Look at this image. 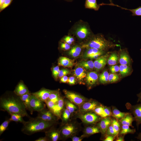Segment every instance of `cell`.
I'll list each match as a JSON object with an SVG mask.
<instances>
[{
    "label": "cell",
    "mask_w": 141,
    "mask_h": 141,
    "mask_svg": "<svg viewBox=\"0 0 141 141\" xmlns=\"http://www.w3.org/2000/svg\"><path fill=\"white\" fill-rule=\"evenodd\" d=\"M0 109L9 113H15L21 115L23 117L29 118L25 106L20 96L13 93L7 94L0 98Z\"/></svg>",
    "instance_id": "cell-1"
},
{
    "label": "cell",
    "mask_w": 141,
    "mask_h": 141,
    "mask_svg": "<svg viewBox=\"0 0 141 141\" xmlns=\"http://www.w3.org/2000/svg\"><path fill=\"white\" fill-rule=\"evenodd\" d=\"M56 122L46 121L37 117L30 118L27 121H25L23 124L21 132L28 135L35 133L44 131L52 127Z\"/></svg>",
    "instance_id": "cell-2"
},
{
    "label": "cell",
    "mask_w": 141,
    "mask_h": 141,
    "mask_svg": "<svg viewBox=\"0 0 141 141\" xmlns=\"http://www.w3.org/2000/svg\"><path fill=\"white\" fill-rule=\"evenodd\" d=\"M81 44L83 49L91 48L105 51L119 46L106 39L101 33L93 34Z\"/></svg>",
    "instance_id": "cell-3"
},
{
    "label": "cell",
    "mask_w": 141,
    "mask_h": 141,
    "mask_svg": "<svg viewBox=\"0 0 141 141\" xmlns=\"http://www.w3.org/2000/svg\"><path fill=\"white\" fill-rule=\"evenodd\" d=\"M68 33L81 40H86L94 34L88 23L81 20L75 22Z\"/></svg>",
    "instance_id": "cell-4"
},
{
    "label": "cell",
    "mask_w": 141,
    "mask_h": 141,
    "mask_svg": "<svg viewBox=\"0 0 141 141\" xmlns=\"http://www.w3.org/2000/svg\"><path fill=\"white\" fill-rule=\"evenodd\" d=\"M66 97L79 108L87 100L83 96L75 93L64 89L63 91Z\"/></svg>",
    "instance_id": "cell-5"
},
{
    "label": "cell",
    "mask_w": 141,
    "mask_h": 141,
    "mask_svg": "<svg viewBox=\"0 0 141 141\" xmlns=\"http://www.w3.org/2000/svg\"><path fill=\"white\" fill-rule=\"evenodd\" d=\"M139 103L134 105H132L129 103L126 104L127 109L133 115L138 129L139 125L141 124V101Z\"/></svg>",
    "instance_id": "cell-6"
},
{
    "label": "cell",
    "mask_w": 141,
    "mask_h": 141,
    "mask_svg": "<svg viewBox=\"0 0 141 141\" xmlns=\"http://www.w3.org/2000/svg\"><path fill=\"white\" fill-rule=\"evenodd\" d=\"M78 117L84 123L91 125L97 123L102 118L93 111L80 114Z\"/></svg>",
    "instance_id": "cell-7"
},
{
    "label": "cell",
    "mask_w": 141,
    "mask_h": 141,
    "mask_svg": "<svg viewBox=\"0 0 141 141\" xmlns=\"http://www.w3.org/2000/svg\"><path fill=\"white\" fill-rule=\"evenodd\" d=\"M101 104L95 100H87L79 108V111L80 114L93 111L95 108Z\"/></svg>",
    "instance_id": "cell-8"
},
{
    "label": "cell",
    "mask_w": 141,
    "mask_h": 141,
    "mask_svg": "<svg viewBox=\"0 0 141 141\" xmlns=\"http://www.w3.org/2000/svg\"><path fill=\"white\" fill-rule=\"evenodd\" d=\"M44 102L37 98L32 93L30 105L33 111L39 112L45 108L46 104Z\"/></svg>",
    "instance_id": "cell-9"
},
{
    "label": "cell",
    "mask_w": 141,
    "mask_h": 141,
    "mask_svg": "<svg viewBox=\"0 0 141 141\" xmlns=\"http://www.w3.org/2000/svg\"><path fill=\"white\" fill-rule=\"evenodd\" d=\"M37 117L44 120L50 122H56L58 117L51 111L45 108L38 112Z\"/></svg>",
    "instance_id": "cell-10"
},
{
    "label": "cell",
    "mask_w": 141,
    "mask_h": 141,
    "mask_svg": "<svg viewBox=\"0 0 141 141\" xmlns=\"http://www.w3.org/2000/svg\"><path fill=\"white\" fill-rule=\"evenodd\" d=\"M111 116H108L102 118L97 123V126L99 128L102 134L105 135L108 127L111 124Z\"/></svg>",
    "instance_id": "cell-11"
},
{
    "label": "cell",
    "mask_w": 141,
    "mask_h": 141,
    "mask_svg": "<svg viewBox=\"0 0 141 141\" xmlns=\"http://www.w3.org/2000/svg\"><path fill=\"white\" fill-rule=\"evenodd\" d=\"M77 128L72 123L66 124L60 130V135L66 138L72 136L76 132Z\"/></svg>",
    "instance_id": "cell-12"
},
{
    "label": "cell",
    "mask_w": 141,
    "mask_h": 141,
    "mask_svg": "<svg viewBox=\"0 0 141 141\" xmlns=\"http://www.w3.org/2000/svg\"><path fill=\"white\" fill-rule=\"evenodd\" d=\"M86 50L84 54L86 58L96 59L104 53V51L93 48L84 49Z\"/></svg>",
    "instance_id": "cell-13"
},
{
    "label": "cell",
    "mask_w": 141,
    "mask_h": 141,
    "mask_svg": "<svg viewBox=\"0 0 141 141\" xmlns=\"http://www.w3.org/2000/svg\"><path fill=\"white\" fill-rule=\"evenodd\" d=\"M53 90L42 88L39 91L32 93L39 99L45 102Z\"/></svg>",
    "instance_id": "cell-14"
},
{
    "label": "cell",
    "mask_w": 141,
    "mask_h": 141,
    "mask_svg": "<svg viewBox=\"0 0 141 141\" xmlns=\"http://www.w3.org/2000/svg\"><path fill=\"white\" fill-rule=\"evenodd\" d=\"M64 102L63 98L60 97L52 111L58 118H61L62 112L63 109Z\"/></svg>",
    "instance_id": "cell-15"
},
{
    "label": "cell",
    "mask_w": 141,
    "mask_h": 141,
    "mask_svg": "<svg viewBox=\"0 0 141 141\" xmlns=\"http://www.w3.org/2000/svg\"><path fill=\"white\" fill-rule=\"evenodd\" d=\"M45 135L49 140L57 141L60 138V130L51 128L45 132Z\"/></svg>",
    "instance_id": "cell-16"
},
{
    "label": "cell",
    "mask_w": 141,
    "mask_h": 141,
    "mask_svg": "<svg viewBox=\"0 0 141 141\" xmlns=\"http://www.w3.org/2000/svg\"><path fill=\"white\" fill-rule=\"evenodd\" d=\"M108 58V55L102 56L96 59L93 62L94 68L97 70L102 69L105 65Z\"/></svg>",
    "instance_id": "cell-17"
},
{
    "label": "cell",
    "mask_w": 141,
    "mask_h": 141,
    "mask_svg": "<svg viewBox=\"0 0 141 141\" xmlns=\"http://www.w3.org/2000/svg\"><path fill=\"white\" fill-rule=\"evenodd\" d=\"M98 78V75L96 72H90L87 74L86 77V83L89 86H93L96 84Z\"/></svg>",
    "instance_id": "cell-18"
},
{
    "label": "cell",
    "mask_w": 141,
    "mask_h": 141,
    "mask_svg": "<svg viewBox=\"0 0 141 141\" xmlns=\"http://www.w3.org/2000/svg\"><path fill=\"white\" fill-rule=\"evenodd\" d=\"M14 92L16 95L20 96L27 93L30 91L23 82L21 81L16 86Z\"/></svg>",
    "instance_id": "cell-19"
},
{
    "label": "cell",
    "mask_w": 141,
    "mask_h": 141,
    "mask_svg": "<svg viewBox=\"0 0 141 141\" xmlns=\"http://www.w3.org/2000/svg\"><path fill=\"white\" fill-rule=\"evenodd\" d=\"M58 64L59 66L67 67H71L74 64V61L73 60L67 57L61 56L58 59Z\"/></svg>",
    "instance_id": "cell-20"
},
{
    "label": "cell",
    "mask_w": 141,
    "mask_h": 141,
    "mask_svg": "<svg viewBox=\"0 0 141 141\" xmlns=\"http://www.w3.org/2000/svg\"><path fill=\"white\" fill-rule=\"evenodd\" d=\"M32 93L30 92L23 95L20 96V98L24 104L26 110H28L31 114H32L33 111L30 105V99Z\"/></svg>",
    "instance_id": "cell-21"
},
{
    "label": "cell",
    "mask_w": 141,
    "mask_h": 141,
    "mask_svg": "<svg viewBox=\"0 0 141 141\" xmlns=\"http://www.w3.org/2000/svg\"><path fill=\"white\" fill-rule=\"evenodd\" d=\"M84 68L81 67H78L74 70V75L80 81H82L86 76L87 74Z\"/></svg>",
    "instance_id": "cell-22"
},
{
    "label": "cell",
    "mask_w": 141,
    "mask_h": 141,
    "mask_svg": "<svg viewBox=\"0 0 141 141\" xmlns=\"http://www.w3.org/2000/svg\"><path fill=\"white\" fill-rule=\"evenodd\" d=\"M119 121L121 125H126L132 128L134 127L132 126V123L133 121H135V119L134 116L130 113H129L124 118Z\"/></svg>",
    "instance_id": "cell-23"
},
{
    "label": "cell",
    "mask_w": 141,
    "mask_h": 141,
    "mask_svg": "<svg viewBox=\"0 0 141 141\" xmlns=\"http://www.w3.org/2000/svg\"><path fill=\"white\" fill-rule=\"evenodd\" d=\"M75 45L72 46L68 50V54L74 57L78 56L80 54L82 49H83L81 45Z\"/></svg>",
    "instance_id": "cell-24"
},
{
    "label": "cell",
    "mask_w": 141,
    "mask_h": 141,
    "mask_svg": "<svg viewBox=\"0 0 141 141\" xmlns=\"http://www.w3.org/2000/svg\"><path fill=\"white\" fill-rule=\"evenodd\" d=\"M100 132L99 128L97 126H91L85 128L84 130L83 135L85 137Z\"/></svg>",
    "instance_id": "cell-25"
},
{
    "label": "cell",
    "mask_w": 141,
    "mask_h": 141,
    "mask_svg": "<svg viewBox=\"0 0 141 141\" xmlns=\"http://www.w3.org/2000/svg\"><path fill=\"white\" fill-rule=\"evenodd\" d=\"M113 117L120 120L124 118L129 112H123L121 111L115 107H112L111 109Z\"/></svg>",
    "instance_id": "cell-26"
},
{
    "label": "cell",
    "mask_w": 141,
    "mask_h": 141,
    "mask_svg": "<svg viewBox=\"0 0 141 141\" xmlns=\"http://www.w3.org/2000/svg\"><path fill=\"white\" fill-rule=\"evenodd\" d=\"M119 61L121 65H127L130 63V58L127 52L125 51H121L120 54Z\"/></svg>",
    "instance_id": "cell-27"
},
{
    "label": "cell",
    "mask_w": 141,
    "mask_h": 141,
    "mask_svg": "<svg viewBox=\"0 0 141 141\" xmlns=\"http://www.w3.org/2000/svg\"><path fill=\"white\" fill-rule=\"evenodd\" d=\"M100 6L97 4L96 0H86L85 4L86 8L92 9L95 11L98 10Z\"/></svg>",
    "instance_id": "cell-28"
},
{
    "label": "cell",
    "mask_w": 141,
    "mask_h": 141,
    "mask_svg": "<svg viewBox=\"0 0 141 141\" xmlns=\"http://www.w3.org/2000/svg\"><path fill=\"white\" fill-rule=\"evenodd\" d=\"M136 132L135 128L131 129L130 126L126 125H122L119 134L125 135L128 134H134Z\"/></svg>",
    "instance_id": "cell-29"
},
{
    "label": "cell",
    "mask_w": 141,
    "mask_h": 141,
    "mask_svg": "<svg viewBox=\"0 0 141 141\" xmlns=\"http://www.w3.org/2000/svg\"><path fill=\"white\" fill-rule=\"evenodd\" d=\"M9 114L10 115L9 119L11 121L19 122L22 124L25 121L23 118V116L21 115L15 113H10Z\"/></svg>",
    "instance_id": "cell-30"
},
{
    "label": "cell",
    "mask_w": 141,
    "mask_h": 141,
    "mask_svg": "<svg viewBox=\"0 0 141 141\" xmlns=\"http://www.w3.org/2000/svg\"><path fill=\"white\" fill-rule=\"evenodd\" d=\"M111 124L114 130L116 136L120 132L121 128V124L119 120L115 118H112Z\"/></svg>",
    "instance_id": "cell-31"
},
{
    "label": "cell",
    "mask_w": 141,
    "mask_h": 141,
    "mask_svg": "<svg viewBox=\"0 0 141 141\" xmlns=\"http://www.w3.org/2000/svg\"><path fill=\"white\" fill-rule=\"evenodd\" d=\"M79 65L87 70H91L94 68V62L91 60L83 61L79 63Z\"/></svg>",
    "instance_id": "cell-32"
},
{
    "label": "cell",
    "mask_w": 141,
    "mask_h": 141,
    "mask_svg": "<svg viewBox=\"0 0 141 141\" xmlns=\"http://www.w3.org/2000/svg\"><path fill=\"white\" fill-rule=\"evenodd\" d=\"M118 54L116 52L112 53L108 59L107 62L110 65H114L118 62Z\"/></svg>",
    "instance_id": "cell-33"
},
{
    "label": "cell",
    "mask_w": 141,
    "mask_h": 141,
    "mask_svg": "<svg viewBox=\"0 0 141 141\" xmlns=\"http://www.w3.org/2000/svg\"><path fill=\"white\" fill-rule=\"evenodd\" d=\"M60 97L59 91L57 90H53L50 94L48 99L56 104Z\"/></svg>",
    "instance_id": "cell-34"
},
{
    "label": "cell",
    "mask_w": 141,
    "mask_h": 141,
    "mask_svg": "<svg viewBox=\"0 0 141 141\" xmlns=\"http://www.w3.org/2000/svg\"><path fill=\"white\" fill-rule=\"evenodd\" d=\"M109 74L107 71H104L99 76V82L103 84H106L108 82Z\"/></svg>",
    "instance_id": "cell-35"
},
{
    "label": "cell",
    "mask_w": 141,
    "mask_h": 141,
    "mask_svg": "<svg viewBox=\"0 0 141 141\" xmlns=\"http://www.w3.org/2000/svg\"><path fill=\"white\" fill-rule=\"evenodd\" d=\"M131 71V68L127 65H121L119 66V71L122 77L128 75Z\"/></svg>",
    "instance_id": "cell-36"
},
{
    "label": "cell",
    "mask_w": 141,
    "mask_h": 141,
    "mask_svg": "<svg viewBox=\"0 0 141 141\" xmlns=\"http://www.w3.org/2000/svg\"><path fill=\"white\" fill-rule=\"evenodd\" d=\"M64 104L66 109L68 110L71 113L77 109L76 105L69 100H66L64 102Z\"/></svg>",
    "instance_id": "cell-37"
},
{
    "label": "cell",
    "mask_w": 141,
    "mask_h": 141,
    "mask_svg": "<svg viewBox=\"0 0 141 141\" xmlns=\"http://www.w3.org/2000/svg\"><path fill=\"white\" fill-rule=\"evenodd\" d=\"M93 111L102 118L107 117L104 112L103 106L101 104L95 108Z\"/></svg>",
    "instance_id": "cell-38"
},
{
    "label": "cell",
    "mask_w": 141,
    "mask_h": 141,
    "mask_svg": "<svg viewBox=\"0 0 141 141\" xmlns=\"http://www.w3.org/2000/svg\"><path fill=\"white\" fill-rule=\"evenodd\" d=\"M61 40L64 42L71 45H73L75 42V37L73 36L68 34L64 36L62 39Z\"/></svg>",
    "instance_id": "cell-39"
},
{
    "label": "cell",
    "mask_w": 141,
    "mask_h": 141,
    "mask_svg": "<svg viewBox=\"0 0 141 141\" xmlns=\"http://www.w3.org/2000/svg\"><path fill=\"white\" fill-rule=\"evenodd\" d=\"M71 113L66 108L62 110L61 115V118L63 121L66 122L68 121L70 118Z\"/></svg>",
    "instance_id": "cell-40"
},
{
    "label": "cell",
    "mask_w": 141,
    "mask_h": 141,
    "mask_svg": "<svg viewBox=\"0 0 141 141\" xmlns=\"http://www.w3.org/2000/svg\"><path fill=\"white\" fill-rule=\"evenodd\" d=\"M120 8L122 9L128 10L131 11L132 13V15L133 16H141V6L133 9H128L122 7Z\"/></svg>",
    "instance_id": "cell-41"
},
{
    "label": "cell",
    "mask_w": 141,
    "mask_h": 141,
    "mask_svg": "<svg viewBox=\"0 0 141 141\" xmlns=\"http://www.w3.org/2000/svg\"><path fill=\"white\" fill-rule=\"evenodd\" d=\"M11 121L9 118L7 119L0 125V136L6 130Z\"/></svg>",
    "instance_id": "cell-42"
},
{
    "label": "cell",
    "mask_w": 141,
    "mask_h": 141,
    "mask_svg": "<svg viewBox=\"0 0 141 141\" xmlns=\"http://www.w3.org/2000/svg\"><path fill=\"white\" fill-rule=\"evenodd\" d=\"M71 45L62 40L59 43V48L63 50L67 51L69 50L72 47Z\"/></svg>",
    "instance_id": "cell-43"
},
{
    "label": "cell",
    "mask_w": 141,
    "mask_h": 141,
    "mask_svg": "<svg viewBox=\"0 0 141 141\" xmlns=\"http://www.w3.org/2000/svg\"><path fill=\"white\" fill-rule=\"evenodd\" d=\"M119 79V77L117 74L112 73L109 75L108 82L110 83H114L118 81Z\"/></svg>",
    "instance_id": "cell-44"
},
{
    "label": "cell",
    "mask_w": 141,
    "mask_h": 141,
    "mask_svg": "<svg viewBox=\"0 0 141 141\" xmlns=\"http://www.w3.org/2000/svg\"><path fill=\"white\" fill-rule=\"evenodd\" d=\"M105 135V137L108 135H113L116 137L114 130L111 124L108 127Z\"/></svg>",
    "instance_id": "cell-45"
},
{
    "label": "cell",
    "mask_w": 141,
    "mask_h": 141,
    "mask_svg": "<svg viewBox=\"0 0 141 141\" xmlns=\"http://www.w3.org/2000/svg\"><path fill=\"white\" fill-rule=\"evenodd\" d=\"M60 71L58 66L54 67L52 69V75L55 80H57L58 77V75Z\"/></svg>",
    "instance_id": "cell-46"
},
{
    "label": "cell",
    "mask_w": 141,
    "mask_h": 141,
    "mask_svg": "<svg viewBox=\"0 0 141 141\" xmlns=\"http://www.w3.org/2000/svg\"><path fill=\"white\" fill-rule=\"evenodd\" d=\"M13 0H5L4 3L0 6V11L1 12L8 7Z\"/></svg>",
    "instance_id": "cell-47"
},
{
    "label": "cell",
    "mask_w": 141,
    "mask_h": 141,
    "mask_svg": "<svg viewBox=\"0 0 141 141\" xmlns=\"http://www.w3.org/2000/svg\"><path fill=\"white\" fill-rule=\"evenodd\" d=\"M70 73L69 71L67 69H61L58 75V77L61 78L69 74Z\"/></svg>",
    "instance_id": "cell-48"
},
{
    "label": "cell",
    "mask_w": 141,
    "mask_h": 141,
    "mask_svg": "<svg viewBox=\"0 0 141 141\" xmlns=\"http://www.w3.org/2000/svg\"><path fill=\"white\" fill-rule=\"evenodd\" d=\"M103 109L104 112L107 116L113 117V114L111 109L110 107L103 106Z\"/></svg>",
    "instance_id": "cell-49"
},
{
    "label": "cell",
    "mask_w": 141,
    "mask_h": 141,
    "mask_svg": "<svg viewBox=\"0 0 141 141\" xmlns=\"http://www.w3.org/2000/svg\"><path fill=\"white\" fill-rule=\"evenodd\" d=\"M111 72L113 73H115L119 71V66L117 65H113L110 67Z\"/></svg>",
    "instance_id": "cell-50"
},
{
    "label": "cell",
    "mask_w": 141,
    "mask_h": 141,
    "mask_svg": "<svg viewBox=\"0 0 141 141\" xmlns=\"http://www.w3.org/2000/svg\"><path fill=\"white\" fill-rule=\"evenodd\" d=\"M116 136L113 135H108L105 137L104 139L103 140L104 141H113L116 138Z\"/></svg>",
    "instance_id": "cell-51"
},
{
    "label": "cell",
    "mask_w": 141,
    "mask_h": 141,
    "mask_svg": "<svg viewBox=\"0 0 141 141\" xmlns=\"http://www.w3.org/2000/svg\"><path fill=\"white\" fill-rule=\"evenodd\" d=\"M85 137V136L83 135L80 137L75 136L72 137H71V139L72 141H81Z\"/></svg>",
    "instance_id": "cell-52"
},
{
    "label": "cell",
    "mask_w": 141,
    "mask_h": 141,
    "mask_svg": "<svg viewBox=\"0 0 141 141\" xmlns=\"http://www.w3.org/2000/svg\"><path fill=\"white\" fill-rule=\"evenodd\" d=\"M76 81L75 77L71 76L68 78V83L70 85H73L75 83Z\"/></svg>",
    "instance_id": "cell-53"
},
{
    "label": "cell",
    "mask_w": 141,
    "mask_h": 141,
    "mask_svg": "<svg viewBox=\"0 0 141 141\" xmlns=\"http://www.w3.org/2000/svg\"><path fill=\"white\" fill-rule=\"evenodd\" d=\"M125 135H120L118 134L116 137L115 141H124V137Z\"/></svg>",
    "instance_id": "cell-54"
},
{
    "label": "cell",
    "mask_w": 141,
    "mask_h": 141,
    "mask_svg": "<svg viewBox=\"0 0 141 141\" xmlns=\"http://www.w3.org/2000/svg\"><path fill=\"white\" fill-rule=\"evenodd\" d=\"M68 78L67 76H64L61 78L60 81L62 83H68Z\"/></svg>",
    "instance_id": "cell-55"
},
{
    "label": "cell",
    "mask_w": 141,
    "mask_h": 141,
    "mask_svg": "<svg viewBox=\"0 0 141 141\" xmlns=\"http://www.w3.org/2000/svg\"><path fill=\"white\" fill-rule=\"evenodd\" d=\"M49 140L47 137L45 136L44 137H41L36 140L35 141H47Z\"/></svg>",
    "instance_id": "cell-56"
},
{
    "label": "cell",
    "mask_w": 141,
    "mask_h": 141,
    "mask_svg": "<svg viewBox=\"0 0 141 141\" xmlns=\"http://www.w3.org/2000/svg\"><path fill=\"white\" fill-rule=\"evenodd\" d=\"M138 97L137 102H138L141 101V91L137 95Z\"/></svg>",
    "instance_id": "cell-57"
},
{
    "label": "cell",
    "mask_w": 141,
    "mask_h": 141,
    "mask_svg": "<svg viewBox=\"0 0 141 141\" xmlns=\"http://www.w3.org/2000/svg\"><path fill=\"white\" fill-rule=\"evenodd\" d=\"M138 139L141 141V132H140L138 134L137 136L136 137Z\"/></svg>",
    "instance_id": "cell-58"
},
{
    "label": "cell",
    "mask_w": 141,
    "mask_h": 141,
    "mask_svg": "<svg viewBox=\"0 0 141 141\" xmlns=\"http://www.w3.org/2000/svg\"><path fill=\"white\" fill-rule=\"evenodd\" d=\"M5 0H0V6L4 3Z\"/></svg>",
    "instance_id": "cell-59"
},
{
    "label": "cell",
    "mask_w": 141,
    "mask_h": 141,
    "mask_svg": "<svg viewBox=\"0 0 141 141\" xmlns=\"http://www.w3.org/2000/svg\"><path fill=\"white\" fill-rule=\"evenodd\" d=\"M74 0H64V1L68 2H72Z\"/></svg>",
    "instance_id": "cell-60"
},
{
    "label": "cell",
    "mask_w": 141,
    "mask_h": 141,
    "mask_svg": "<svg viewBox=\"0 0 141 141\" xmlns=\"http://www.w3.org/2000/svg\"><path fill=\"white\" fill-rule=\"evenodd\" d=\"M110 2V3H113L112 2V0H109Z\"/></svg>",
    "instance_id": "cell-61"
}]
</instances>
